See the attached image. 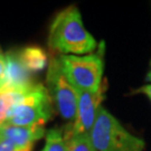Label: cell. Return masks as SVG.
<instances>
[{
  "mask_svg": "<svg viewBox=\"0 0 151 151\" xmlns=\"http://www.w3.org/2000/svg\"><path fill=\"white\" fill-rule=\"evenodd\" d=\"M49 49L58 55H87L97 47L95 38L84 27L81 12L72 5L60 11L49 27Z\"/></svg>",
  "mask_w": 151,
  "mask_h": 151,
  "instance_id": "obj_1",
  "label": "cell"
},
{
  "mask_svg": "<svg viewBox=\"0 0 151 151\" xmlns=\"http://www.w3.org/2000/svg\"><path fill=\"white\" fill-rule=\"evenodd\" d=\"M95 151H143L146 142L131 134L115 116L103 106L90 131Z\"/></svg>",
  "mask_w": 151,
  "mask_h": 151,
  "instance_id": "obj_2",
  "label": "cell"
},
{
  "mask_svg": "<svg viewBox=\"0 0 151 151\" xmlns=\"http://www.w3.org/2000/svg\"><path fill=\"white\" fill-rule=\"evenodd\" d=\"M105 43L87 55H58L66 78L75 90L95 93L102 85Z\"/></svg>",
  "mask_w": 151,
  "mask_h": 151,
  "instance_id": "obj_3",
  "label": "cell"
},
{
  "mask_svg": "<svg viewBox=\"0 0 151 151\" xmlns=\"http://www.w3.org/2000/svg\"><path fill=\"white\" fill-rule=\"evenodd\" d=\"M54 114V105L46 86L36 83L15 102L4 123L19 127L45 125Z\"/></svg>",
  "mask_w": 151,
  "mask_h": 151,
  "instance_id": "obj_4",
  "label": "cell"
},
{
  "mask_svg": "<svg viewBox=\"0 0 151 151\" xmlns=\"http://www.w3.org/2000/svg\"><path fill=\"white\" fill-rule=\"evenodd\" d=\"M46 88L52 99L55 112L73 123L77 112V92L66 78L58 55H52L49 58Z\"/></svg>",
  "mask_w": 151,
  "mask_h": 151,
  "instance_id": "obj_5",
  "label": "cell"
},
{
  "mask_svg": "<svg viewBox=\"0 0 151 151\" xmlns=\"http://www.w3.org/2000/svg\"><path fill=\"white\" fill-rule=\"evenodd\" d=\"M106 83L104 82L100 90L95 93L76 90L77 92V112L73 123H70L64 131L65 138L74 134L90 133L93 124L95 122L97 112L102 106L105 97Z\"/></svg>",
  "mask_w": 151,
  "mask_h": 151,
  "instance_id": "obj_6",
  "label": "cell"
},
{
  "mask_svg": "<svg viewBox=\"0 0 151 151\" xmlns=\"http://www.w3.org/2000/svg\"><path fill=\"white\" fill-rule=\"evenodd\" d=\"M6 74L0 87L2 90L26 91L35 85L34 76L20 60L18 50L11 49L5 54Z\"/></svg>",
  "mask_w": 151,
  "mask_h": 151,
  "instance_id": "obj_7",
  "label": "cell"
},
{
  "mask_svg": "<svg viewBox=\"0 0 151 151\" xmlns=\"http://www.w3.org/2000/svg\"><path fill=\"white\" fill-rule=\"evenodd\" d=\"M46 134L44 125L19 127L10 124H0V139L11 141L24 150L32 151L35 142Z\"/></svg>",
  "mask_w": 151,
  "mask_h": 151,
  "instance_id": "obj_8",
  "label": "cell"
},
{
  "mask_svg": "<svg viewBox=\"0 0 151 151\" xmlns=\"http://www.w3.org/2000/svg\"><path fill=\"white\" fill-rule=\"evenodd\" d=\"M20 60L25 67L32 74L43 70L46 66H48V54L44 48L39 46H26L18 50Z\"/></svg>",
  "mask_w": 151,
  "mask_h": 151,
  "instance_id": "obj_9",
  "label": "cell"
},
{
  "mask_svg": "<svg viewBox=\"0 0 151 151\" xmlns=\"http://www.w3.org/2000/svg\"><path fill=\"white\" fill-rule=\"evenodd\" d=\"M45 147L43 151H67V140L64 131L60 128H52L45 134Z\"/></svg>",
  "mask_w": 151,
  "mask_h": 151,
  "instance_id": "obj_10",
  "label": "cell"
},
{
  "mask_svg": "<svg viewBox=\"0 0 151 151\" xmlns=\"http://www.w3.org/2000/svg\"><path fill=\"white\" fill-rule=\"evenodd\" d=\"M25 91H11V90H0V124L7 119L8 112L17 100L22 96Z\"/></svg>",
  "mask_w": 151,
  "mask_h": 151,
  "instance_id": "obj_11",
  "label": "cell"
},
{
  "mask_svg": "<svg viewBox=\"0 0 151 151\" xmlns=\"http://www.w3.org/2000/svg\"><path fill=\"white\" fill-rule=\"evenodd\" d=\"M65 139L67 140V151H95L90 133L70 135Z\"/></svg>",
  "mask_w": 151,
  "mask_h": 151,
  "instance_id": "obj_12",
  "label": "cell"
},
{
  "mask_svg": "<svg viewBox=\"0 0 151 151\" xmlns=\"http://www.w3.org/2000/svg\"><path fill=\"white\" fill-rule=\"evenodd\" d=\"M0 151H27V150H24L22 148L17 147L11 141L0 139Z\"/></svg>",
  "mask_w": 151,
  "mask_h": 151,
  "instance_id": "obj_13",
  "label": "cell"
},
{
  "mask_svg": "<svg viewBox=\"0 0 151 151\" xmlns=\"http://www.w3.org/2000/svg\"><path fill=\"white\" fill-rule=\"evenodd\" d=\"M6 74V57L5 54L2 53V50L0 49V85L5 78Z\"/></svg>",
  "mask_w": 151,
  "mask_h": 151,
  "instance_id": "obj_14",
  "label": "cell"
},
{
  "mask_svg": "<svg viewBox=\"0 0 151 151\" xmlns=\"http://www.w3.org/2000/svg\"><path fill=\"white\" fill-rule=\"evenodd\" d=\"M133 93H140V94H145L147 96L151 99V84H148V85H142L139 88H137L133 91Z\"/></svg>",
  "mask_w": 151,
  "mask_h": 151,
  "instance_id": "obj_15",
  "label": "cell"
},
{
  "mask_svg": "<svg viewBox=\"0 0 151 151\" xmlns=\"http://www.w3.org/2000/svg\"><path fill=\"white\" fill-rule=\"evenodd\" d=\"M146 81L151 83V62H150V70H149V72H148V74L146 76Z\"/></svg>",
  "mask_w": 151,
  "mask_h": 151,
  "instance_id": "obj_16",
  "label": "cell"
},
{
  "mask_svg": "<svg viewBox=\"0 0 151 151\" xmlns=\"http://www.w3.org/2000/svg\"><path fill=\"white\" fill-rule=\"evenodd\" d=\"M149 100H150V102H151V99H149Z\"/></svg>",
  "mask_w": 151,
  "mask_h": 151,
  "instance_id": "obj_17",
  "label": "cell"
},
{
  "mask_svg": "<svg viewBox=\"0 0 151 151\" xmlns=\"http://www.w3.org/2000/svg\"><path fill=\"white\" fill-rule=\"evenodd\" d=\"M0 90H1V87H0Z\"/></svg>",
  "mask_w": 151,
  "mask_h": 151,
  "instance_id": "obj_18",
  "label": "cell"
}]
</instances>
